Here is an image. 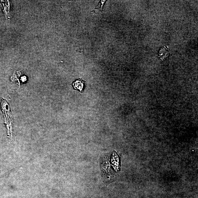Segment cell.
<instances>
[{
    "label": "cell",
    "instance_id": "1",
    "mask_svg": "<svg viewBox=\"0 0 198 198\" xmlns=\"http://www.w3.org/2000/svg\"><path fill=\"white\" fill-rule=\"evenodd\" d=\"M85 82L81 79L79 78L75 80L73 83V86L74 89L78 90L81 93H82L83 88L84 86Z\"/></svg>",
    "mask_w": 198,
    "mask_h": 198
},
{
    "label": "cell",
    "instance_id": "3",
    "mask_svg": "<svg viewBox=\"0 0 198 198\" xmlns=\"http://www.w3.org/2000/svg\"><path fill=\"white\" fill-rule=\"evenodd\" d=\"M106 1H101L99 3L97 7H96L95 10H100L99 11H102V7L105 3V2Z\"/></svg>",
    "mask_w": 198,
    "mask_h": 198
},
{
    "label": "cell",
    "instance_id": "2",
    "mask_svg": "<svg viewBox=\"0 0 198 198\" xmlns=\"http://www.w3.org/2000/svg\"><path fill=\"white\" fill-rule=\"evenodd\" d=\"M169 54V52L167 49H165V47H162L159 51V57L162 59H165V58L167 57Z\"/></svg>",
    "mask_w": 198,
    "mask_h": 198
}]
</instances>
